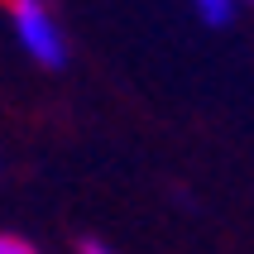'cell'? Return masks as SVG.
<instances>
[{
  "instance_id": "obj_4",
  "label": "cell",
  "mask_w": 254,
  "mask_h": 254,
  "mask_svg": "<svg viewBox=\"0 0 254 254\" xmlns=\"http://www.w3.org/2000/svg\"><path fill=\"white\" fill-rule=\"evenodd\" d=\"M77 254H115V250H111L106 240H96V235H86V240L77 245Z\"/></svg>"
},
{
  "instance_id": "obj_2",
  "label": "cell",
  "mask_w": 254,
  "mask_h": 254,
  "mask_svg": "<svg viewBox=\"0 0 254 254\" xmlns=\"http://www.w3.org/2000/svg\"><path fill=\"white\" fill-rule=\"evenodd\" d=\"M187 5H192L206 24H226L230 14H235V0H187Z\"/></svg>"
},
{
  "instance_id": "obj_1",
  "label": "cell",
  "mask_w": 254,
  "mask_h": 254,
  "mask_svg": "<svg viewBox=\"0 0 254 254\" xmlns=\"http://www.w3.org/2000/svg\"><path fill=\"white\" fill-rule=\"evenodd\" d=\"M10 29L39 67H63L67 63V34L53 14V0H5Z\"/></svg>"
},
{
  "instance_id": "obj_3",
  "label": "cell",
  "mask_w": 254,
  "mask_h": 254,
  "mask_svg": "<svg viewBox=\"0 0 254 254\" xmlns=\"http://www.w3.org/2000/svg\"><path fill=\"white\" fill-rule=\"evenodd\" d=\"M0 254H43V250L24 235H14V230H0Z\"/></svg>"
},
{
  "instance_id": "obj_5",
  "label": "cell",
  "mask_w": 254,
  "mask_h": 254,
  "mask_svg": "<svg viewBox=\"0 0 254 254\" xmlns=\"http://www.w3.org/2000/svg\"><path fill=\"white\" fill-rule=\"evenodd\" d=\"M245 5H254V0H245Z\"/></svg>"
}]
</instances>
